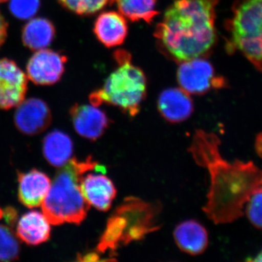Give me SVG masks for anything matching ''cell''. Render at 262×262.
Here are the masks:
<instances>
[{
  "mask_svg": "<svg viewBox=\"0 0 262 262\" xmlns=\"http://www.w3.org/2000/svg\"><path fill=\"white\" fill-rule=\"evenodd\" d=\"M3 218L10 228H13L18 220V213L14 207L8 206L3 210Z\"/></svg>",
  "mask_w": 262,
  "mask_h": 262,
  "instance_id": "25",
  "label": "cell"
},
{
  "mask_svg": "<svg viewBox=\"0 0 262 262\" xmlns=\"http://www.w3.org/2000/svg\"><path fill=\"white\" fill-rule=\"evenodd\" d=\"M248 261H262V250L261 251H260L259 253H258L257 255H256V257L253 258H250V259H248Z\"/></svg>",
  "mask_w": 262,
  "mask_h": 262,
  "instance_id": "29",
  "label": "cell"
},
{
  "mask_svg": "<svg viewBox=\"0 0 262 262\" xmlns=\"http://www.w3.org/2000/svg\"><path fill=\"white\" fill-rule=\"evenodd\" d=\"M7 1V0H0V3H3V2Z\"/></svg>",
  "mask_w": 262,
  "mask_h": 262,
  "instance_id": "31",
  "label": "cell"
},
{
  "mask_svg": "<svg viewBox=\"0 0 262 262\" xmlns=\"http://www.w3.org/2000/svg\"><path fill=\"white\" fill-rule=\"evenodd\" d=\"M42 152L50 165L59 168L72 158L73 142L65 133L53 130L43 139Z\"/></svg>",
  "mask_w": 262,
  "mask_h": 262,
  "instance_id": "18",
  "label": "cell"
},
{
  "mask_svg": "<svg viewBox=\"0 0 262 262\" xmlns=\"http://www.w3.org/2000/svg\"><path fill=\"white\" fill-rule=\"evenodd\" d=\"M18 183L19 201L29 208L42 204L51 185L49 177L35 168L26 173L18 171Z\"/></svg>",
  "mask_w": 262,
  "mask_h": 262,
  "instance_id": "13",
  "label": "cell"
},
{
  "mask_svg": "<svg viewBox=\"0 0 262 262\" xmlns=\"http://www.w3.org/2000/svg\"><path fill=\"white\" fill-rule=\"evenodd\" d=\"M3 218V210L0 208V220Z\"/></svg>",
  "mask_w": 262,
  "mask_h": 262,
  "instance_id": "30",
  "label": "cell"
},
{
  "mask_svg": "<svg viewBox=\"0 0 262 262\" xmlns=\"http://www.w3.org/2000/svg\"><path fill=\"white\" fill-rule=\"evenodd\" d=\"M158 108L164 119L171 123L187 120L194 110L190 94L181 88L164 90L158 101Z\"/></svg>",
  "mask_w": 262,
  "mask_h": 262,
  "instance_id": "14",
  "label": "cell"
},
{
  "mask_svg": "<svg viewBox=\"0 0 262 262\" xmlns=\"http://www.w3.org/2000/svg\"><path fill=\"white\" fill-rule=\"evenodd\" d=\"M27 77L14 61L0 59V108L17 107L25 98Z\"/></svg>",
  "mask_w": 262,
  "mask_h": 262,
  "instance_id": "8",
  "label": "cell"
},
{
  "mask_svg": "<svg viewBox=\"0 0 262 262\" xmlns=\"http://www.w3.org/2000/svg\"><path fill=\"white\" fill-rule=\"evenodd\" d=\"M51 111L47 103L39 98L24 100L17 106L14 122L22 134L35 136L44 132L51 124Z\"/></svg>",
  "mask_w": 262,
  "mask_h": 262,
  "instance_id": "10",
  "label": "cell"
},
{
  "mask_svg": "<svg viewBox=\"0 0 262 262\" xmlns=\"http://www.w3.org/2000/svg\"><path fill=\"white\" fill-rule=\"evenodd\" d=\"M99 166L89 156L84 161L71 158L58 169L43 201V214L53 225L69 223L80 225L87 217L91 206L84 199L80 183L88 172Z\"/></svg>",
  "mask_w": 262,
  "mask_h": 262,
  "instance_id": "3",
  "label": "cell"
},
{
  "mask_svg": "<svg viewBox=\"0 0 262 262\" xmlns=\"http://www.w3.org/2000/svg\"><path fill=\"white\" fill-rule=\"evenodd\" d=\"M94 32L105 47L121 46L128 32L126 18L120 12H103L95 21Z\"/></svg>",
  "mask_w": 262,
  "mask_h": 262,
  "instance_id": "15",
  "label": "cell"
},
{
  "mask_svg": "<svg viewBox=\"0 0 262 262\" xmlns=\"http://www.w3.org/2000/svg\"><path fill=\"white\" fill-rule=\"evenodd\" d=\"M50 222L43 213L29 211L20 217L17 224L16 235L29 246H38L47 242L51 237Z\"/></svg>",
  "mask_w": 262,
  "mask_h": 262,
  "instance_id": "17",
  "label": "cell"
},
{
  "mask_svg": "<svg viewBox=\"0 0 262 262\" xmlns=\"http://www.w3.org/2000/svg\"><path fill=\"white\" fill-rule=\"evenodd\" d=\"M246 214L256 228L262 229V191L255 193L246 203Z\"/></svg>",
  "mask_w": 262,
  "mask_h": 262,
  "instance_id": "24",
  "label": "cell"
},
{
  "mask_svg": "<svg viewBox=\"0 0 262 262\" xmlns=\"http://www.w3.org/2000/svg\"><path fill=\"white\" fill-rule=\"evenodd\" d=\"M119 12L131 21L143 20L151 24L159 14L157 10L158 0H115Z\"/></svg>",
  "mask_w": 262,
  "mask_h": 262,
  "instance_id": "20",
  "label": "cell"
},
{
  "mask_svg": "<svg viewBox=\"0 0 262 262\" xmlns=\"http://www.w3.org/2000/svg\"><path fill=\"white\" fill-rule=\"evenodd\" d=\"M117 67L108 75L101 89L89 96L90 102L96 106L103 103L121 110L129 116L135 117L146 96L147 81L145 74L133 64L128 52L119 50L115 54Z\"/></svg>",
  "mask_w": 262,
  "mask_h": 262,
  "instance_id": "5",
  "label": "cell"
},
{
  "mask_svg": "<svg viewBox=\"0 0 262 262\" xmlns=\"http://www.w3.org/2000/svg\"><path fill=\"white\" fill-rule=\"evenodd\" d=\"M80 188L86 201L98 211H108L117 195L113 181L103 174L86 173Z\"/></svg>",
  "mask_w": 262,
  "mask_h": 262,
  "instance_id": "12",
  "label": "cell"
},
{
  "mask_svg": "<svg viewBox=\"0 0 262 262\" xmlns=\"http://www.w3.org/2000/svg\"><path fill=\"white\" fill-rule=\"evenodd\" d=\"M158 203H147L129 196L108 218L106 228L96 247L98 253H115L119 248L144 238L160 228L158 216L161 211Z\"/></svg>",
  "mask_w": 262,
  "mask_h": 262,
  "instance_id": "4",
  "label": "cell"
},
{
  "mask_svg": "<svg viewBox=\"0 0 262 262\" xmlns=\"http://www.w3.org/2000/svg\"><path fill=\"white\" fill-rule=\"evenodd\" d=\"M40 6L39 0H10L9 8L17 18L26 20L32 18Z\"/></svg>",
  "mask_w": 262,
  "mask_h": 262,
  "instance_id": "23",
  "label": "cell"
},
{
  "mask_svg": "<svg viewBox=\"0 0 262 262\" xmlns=\"http://www.w3.org/2000/svg\"><path fill=\"white\" fill-rule=\"evenodd\" d=\"M56 34L53 24L48 19L33 18L24 26L22 39L24 46L32 51L45 49L50 46Z\"/></svg>",
  "mask_w": 262,
  "mask_h": 262,
  "instance_id": "19",
  "label": "cell"
},
{
  "mask_svg": "<svg viewBox=\"0 0 262 262\" xmlns=\"http://www.w3.org/2000/svg\"><path fill=\"white\" fill-rule=\"evenodd\" d=\"M20 251V244L12 228L0 225V261L18 260Z\"/></svg>",
  "mask_w": 262,
  "mask_h": 262,
  "instance_id": "21",
  "label": "cell"
},
{
  "mask_svg": "<svg viewBox=\"0 0 262 262\" xmlns=\"http://www.w3.org/2000/svg\"><path fill=\"white\" fill-rule=\"evenodd\" d=\"M219 2L175 0L155 29L160 51L179 63L208 56L216 42L215 8Z\"/></svg>",
  "mask_w": 262,
  "mask_h": 262,
  "instance_id": "2",
  "label": "cell"
},
{
  "mask_svg": "<svg viewBox=\"0 0 262 262\" xmlns=\"http://www.w3.org/2000/svg\"><path fill=\"white\" fill-rule=\"evenodd\" d=\"M78 260L79 261H98L99 260V256H98L97 253L91 252L83 255V256H79Z\"/></svg>",
  "mask_w": 262,
  "mask_h": 262,
  "instance_id": "27",
  "label": "cell"
},
{
  "mask_svg": "<svg viewBox=\"0 0 262 262\" xmlns=\"http://www.w3.org/2000/svg\"><path fill=\"white\" fill-rule=\"evenodd\" d=\"M70 113L76 132L90 141L99 139L110 125L106 113L94 105L76 103Z\"/></svg>",
  "mask_w": 262,
  "mask_h": 262,
  "instance_id": "11",
  "label": "cell"
},
{
  "mask_svg": "<svg viewBox=\"0 0 262 262\" xmlns=\"http://www.w3.org/2000/svg\"><path fill=\"white\" fill-rule=\"evenodd\" d=\"M225 29L227 53L238 52L262 72V0H237Z\"/></svg>",
  "mask_w": 262,
  "mask_h": 262,
  "instance_id": "6",
  "label": "cell"
},
{
  "mask_svg": "<svg viewBox=\"0 0 262 262\" xmlns=\"http://www.w3.org/2000/svg\"><path fill=\"white\" fill-rule=\"evenodd\" d=\"M176 244L188 254L200 255L208 246L206 229L195 220L184 221L177 226L173 232Z\"/></svg>",
  "mask_w": 262,
  "mask_h": 262,
  "instance_id": "16",
  "label": "cell"
},
{
  "mask_svg": "<svg viewBox=\"0 0 262 262\" xmlns=\"http://www.w3.org/2000/svg\"><path fill=\"white\" fill-rule=\"evenodd\" d=\"M65 8L76 14H95L107 5L113 4L115 0H58Z\"/></svg>",
  "mask_w": 262,
  "mask_h": 262,
  "instance_id": "22",
  "label": "cell"
},
{
  "mask_svg": "<svg viewBox=\"0 0 262 262\" xmlns=\"http://www.w3.org/2000/svg\"><path fill=\"white\" fill-rule=\"evenodd\" d=\"M67 57L52 50L37 51L29 60L27 77L34 83L50 85L60 80L65 70Z\"/></svg>",
  "mask_w": 262,
  "mask_h": 262,
  "instance_id": "9",
  "label": "cell"
},
{
  "mask_svg": "<svg viewBox=\"0 0 262 262\" xmlns=\"http://www.w3.org/2000/svg\"><path fill=\"white\" fill-rule=\"evenodd\" d=\"M181 89L190 95H203L213 89H221L225 81L215 75L213 65L206 57L183 61L177 71Z\"/></svg>",
  "mask_w": 262,
  "mask_h": 262,
  "instance_id": "7",
  "label": "cell"
},
{
  "mask_svg": "<svg viewBox=\"0 0 262 262\" xmlns=\"http://www.w3.org/2000/svg\"><path fill=\"white\" fill-rule=\"evenodd\" d=\"M7 34H8V24L3 15L0 13V48L5 42Z\"/></svg>",
  "mask_w": 262,
  "mask_h": 262,
  "instance_id": "26",
  "label": "cell"
},
{
  "mask_svg": "<svg viewBox=\"0 0 262 262\" xmlns=\"http://www.w3.org/2000/svg\"><path fill=\"white\" fill-rule=\"evenodd\" d=\"M255 149H256V153L262 159V132L257 134L255 141Z\"/></svg>",
  "mask_w": 262,
  "mask_h": 262,
  "instance_id": "28",
  "label": "cell"
},
{
  "mask_svg": "<svg viewBox=\"0 0 262 262\" xmlns=\"http://www.w3.org/2000/svg\"><path fill=\"white\" fill-rule=\"evenodd\" d=\"M214 133L198 129L188 151L199 166L209 173L210 188L203 210L215 225L232 223L244 214L245 205L262 191V170L252 161H227L220 153Z\"/></svg>",
  "mask_w": 262,
  "mask_h": 262,
  "instance_id": "1",
  "label": "cell"
}]
</instances>
